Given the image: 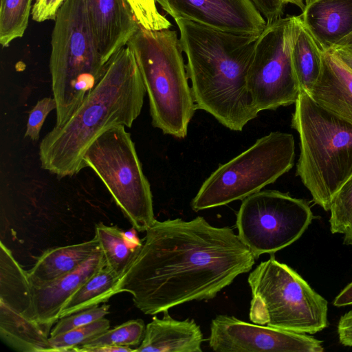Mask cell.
<instances>
[{
  "label": "cell",
  "mask_w": 352,
  "mask_h": 352,
  "mask_svg": "<svg viewBox=\"0 0 352 352\" xmlns=\"http://www.w3.org/2000/svg\"><path fill=\"white\" fill-rule=\"evenodd\" d=\"M335 47H344L352 51V33L346 37L342 42H340ZM333 47V48H335ZM332 50V49H331Z\"/></svg>",
  "instance_id": "38"
},
{
  "label": "cell",
  "mask_w": 352,
  "mask_h": 352,
  "mask_svg": "<svg viewBox=\"0 0 352 352\" xmlns=\"http://www.w3.org/2000/svg\"><path fill=\"white\" fill-rule=\"evenodd\" d=\"M300 15L267 24L257 37L247 76V86L258 111L295 104L300 89L293 69L292 50Z\"/></svg>",
  "instance_id": "10"
},
{
  "label": "cell",
  "mask_w": 352,
  "mask_h": 352,
  "mask_svg": "<svg viewBox=\"0 0 352 352\" xmlns=\"http://www.w3.org/2000/svg\"><path fill=\"white\" fill-rule=\"evenodd\" d=\"M50 331L0 301V336L10 347L22 352H52Z\"/></svg>",
  "instance_id": "20"
},
{
  "label": "cell",
  "mask_w": 352,
  "mask_h": 352,
  "mask_svg": "<svg viewBox=\"0 0 352 352\" xmlns=\"http://www.w3.org/2000/svg\"><path fill=\"white\" fill-rule=\"evenodd\" d=\"M135 349L124 346H109L104 345L91 347L86 349L85 352H132Z\"/></svg>",
  "instance_id": "37"
},
{
  "label": "cell",
  "mask_w": 352,
  "mask_h": 352,
  "mask_svg": "<svg viewBox=\"0 0 352 352\" xmlns=\"http://www.w3.org/2000/svg\"><path fill=\"white\" fill-rule=\"evenodd\" d=\"M35 2L34 3H38V1H40V0H34Z\"/></svg>",
  "instance_id": "41"
},
{
  "label": "cell",
  "mask_w": 352,
  "mask_h": 352,
  "mask_svg": "<svg viewBox=\"0 0 352 352\" xmlns=\"http://www.w3.org/2000/svg\"><path fill=\"white\" fill-rule=\"evenodd\" d=\"M100 250L96 236L79 243L47 249L28 272L32 287L45 285L73 272Z\"/></svg>",
  "instance_id": "19"
},
{
  "label": "cell",
  "mask_w": 352,
  "mask_h": 352,
  "mask_svg": "<svg viewBox=\"0 0 352 352\" xmlns=\"http://www.w3.org/2000/svg\"><path fill=\"white\" fill-rule=\"evenodd\" d=\"M196 109L226 128L241 131L259 113L247 86L258 36L223 32L183 19H174Z\"/></svg>",
  "instance_id": "2"
},
{
  "label": "cell",
  "mask_w": 352,
  "mask_h": 352,
  "mask_svg": "<svg viewBox=\"0 0 352 352\" xmlns=\"http://www.w3.org/2000/svg\"><path fill=\"white\" fill-rule=\"evenodd\" d=\"M232 229L204 217L155 219L119 279L116 294L126 292L146 315L192 300L214 298L255 263Z\"/></svg>",
  "instance_id": "1"
},
{
  "label": "cell",
  "mask_w": 352,
  "mask_h": 352,
  "mask_svg": "<svg viewBox=\"0 0 352 352\" xmlns=\"http://www.w3.org/2000/svg\"><path fill=\"white\" fill-rule=\"evenodd\" d=\"M307 94L323 109L352 123V71L332 52H324L322 73Z\"/></svg>",
  "instance_id": "17"
},
{
  "label": "cell",
  "mask_w": 352,
  "mask_h": 352,
  "mask_svg": "<svg viewBox=\"0 0 352 352\" xmlns=\"http://www.w3.org/2000/svg\"><path fill=\"white\" fill-rule=\"evenodd\" d=\"M292 126L300 138L296 175L325 211L352 176V123L327 111L300 90Z\"/></svg>",
  "instance_id": "4"
},
{
  "label": "cell",
  "mask_w": 352,
  "mask_h": 352,
  "mask_svg": "<svg viewBox=\"0 0 352 352\" xmlns=\"http://www.w3.org/2000/svg\"><path fill=\"white\" fill-rule=\"evenodd\" d=\"M52 33L50 71L56 102V126L67 121L104 75L84 0H65Z\"/></svg>",
  "instance_id": "6"
},
{
  "label": "cell",
  "mask_w": 352,
  "mask_h": 352,
  "mask_svg": "<svg viewBox=\"0 0 352 352\" xmlns=\"http://www.w3.org/2000/svg\"><path fill=\"white\" fill-rule=\"evenodd\" d=\"M333 303L336 307H344L352 305V282L339 293Z\"/></svg>",
  "instance_id": "35"
},
{
  "label": "cell",
  "mask_w": 352,
  "mask_h": 352,
  "mask_svg": "<svg viewBox=\"0 0 352 352\" xmlns=\"http://www.w3.org/2000/svg\"><path fill=\"white\" fill-rule=\"evenodd\" d=\"M65 0H40L32 8V18L36 22L54 20L58 9Z\"/></svg>",
  "instance_id": "32"
},
{
  "label": "cell",
  "mask_w": 352,
  "mask_h": 352,
  "mask_svg": "<svg viewBox=\"0 0 352 352\" xmlns=\"http://www.w3.org/2000/svg\"><path fill=\"white\" fill-rule=\"evenodd\" d=\"M141 27L148 30H162L172 26L159 11L155 0H127Z\"/></svg>",
  "instance_id": "29"
},
{
  "label": "cell",
  "mask_w": 352,
  "mask_h": 352,
  "mask_svg": "<svg viewBox=\"0 0 352 352\" xmlns=\"http://www.w3.org/2000/svg\"><path fill=\"white\" fill-rule=\"evenodd\" d=\"M209 346L217 352H322L321 340L306 333L253 324L218 315L211 322Z\"/></svg>",
  "instance_id": "12"
},
{
  "label": "cell",
  "mask_w": 352,
  "mask_h": 352,
  "mask_svg": "<svg viewBox=\"0 0 352 352\" xmlns=\"http://www.w3.org/2000/svg\"><path fill=\"white\" fill-rule=\"evenodd\" d=\"M283 2L287 4H292L298 8L302 12L305 8L304 0H282Z\"/></svg>",
  "instance_id": "39"
},
{
  "label": "cell",
  "mask_w": 352,
  "mask_h": 352,
  "mask_svg": "<svg viewBox=\"0 0 352 352\" xmlns=\"http://www.w3.org/2000/svg\"><path fill=\"white\" fill-rule=\"evenodd\" d=\"M174 19L223 32L258 36L267 23L251 0H155Z\"/></svg>",
  "instance_id": "13"
},
{
  "label": "cell",
  "mask_w": 352,
  "mask_h": 352,
  "mask_svg": "<svg viewBox=\"0 0 352 352\" xmlns=\"http://www.w3.org/2000/svg\"><path fill=\"white\" fill-rule=\"evenodd\" d=\"M146 93L135 56L126 45L111 57L103 77L71 118L42 139L41 168L59 178L78 174L85 168L87 149L102 133L113 126H132Z\"/></svg>",
  "instance_id": "3"
},
{
  "label": "cell",
  "mask_w": 352,
  "mask_h": 352,
  "mask_svg": "<svg viewBox=\"0 0 352 352\" xmlns=\"http://www.w3.org/2000/svg\"><path fill=\"white\" fill-rule=\"evenodd\" d=\"M126 45L135 56L148 97L153 126L184 138L196 107L177 31L140 26Z\"/></svg>",
  "instance_id": "5"
},
{
  "label": "cell",
  "mask_w": 352,
  "mask_h": 352,
  "mask_svg": "<svg viewBox=\"0 0 352 352\" xmlns=\"http://www.w3.org/2000/svg\"><path fill=\"white\" fill-rule=\"evenodd\" d=\"M109 305H97L59 318L52 328L50 336H55L104 318L109 314Z\"/></svg>",
  "instance_id": "30"
},
{
  "label": "cell",
  "mask_w": 352,
  "mask_h": 352,
  "mask_svg": "<svg viewBox=\"0 0 352 352\" xmlns=\"http://www.w3.org/2000/svg\"><path fill=\"white\" fill-rule=\"evenodd\" d=\"M254 6L270 24L283 17L285 4L282 0H251Z\"/></svg>",
  "instance_id": "33"
},
{
  "label": "cell",
  "mask_w": 352,
  "mask_h": 352,
  "mask_svg": "<svg viewBox=\"0 0 352 352\" xmlns=\"http://www.w3.org/2000/svg\"><path fill=\"white\" fill-rule=\"evenodd\" d=\"M329 211L331 233L344 234L352 223V176L334 196Z\"/></svg>",
  "instance_id": "28"
},
{
  "label": "cell",
  "mask_w": 352,
  "mask_h": 352,
  "mask_svg": "<svg viewBox=\"0 0 352 352\" xmlns=\"http://www.w3.org/2000/svg\"><path fill=\"white\" fill-rule=\"evenodd\" d=\"M146 326L142 319L128 320L113 328H109L87 342L71 351L85 352L89 348L104 345L138 346L144 335Z\"/></svg>",
  "instance_id": "26"
},
{
  "label": "cell",
  "mask_w": 352,
  "mask_h": 352,
  "mask_svg": "<svg viewBox=\"0 0 352 352\" xmlns=\"http://www.w3.org/2000/svg\"><path fill=\"white\" fill-rule=\"evenodd\" d=\"M32 1L1 0L0 44L3 47L23 36L32 13Z\"/></svg>",
  "instance_id": "25"
},
{
  "label": "cell",
  "mask_w": 352,
  "mask_h": 352,
  "mask_svg": "<svg viewBox=\"0 0 352 352\" xmlns=\"http://www.w3.org/2000/svg\"><path fill=\"white\" fill-rule=\"evenodd\" d=\"M110 328L109 320L102 318L89 324L49 338L52 351H71Z\"/></svg>",
  "instance_id": "27"
},
{
  "label": "cell",
  "mask_w": 352,
  "mask_h": 352,
  "mask_svg": "<svg viewBox=\"0 0 352 352\" xmlns=\"http://www.w3.org/2000/svg\"><path fill=\"white\" fill-rule=\"evenodd\" d=\"M338 334L342 344L352 346V310L340 318L338 324Z\"/></svg>",
  "instance_id": "34"
},
{
  "label": "cell",
  "mask_w": 352,
  "mask_h": 352,
  "mask_svg": "<svg viewBox=\"0 0 352 352\" xmlns=\"http://www.w3.org/2000/svg\"><path fill=\"white\" fill-rule=\"evenodd\" d=\"M90 28L104 64L126 46L140 25L127 0H84Z\"/></svg>",
  "instance_id": "14"
},
{
  "label": "cell",
  "mask_w": 352,
  "mask_h": 352,
  "mask_svg": "<svg viewBox=\"0 0 352 352\" xmlns=\"http://www.w3.org/2000/svg\"><path fill=\"white\" fill-rule=\"evenodd\" d=\"M56 109V102L53 97H45L38 100L29 113L24 136L37 141L47 115Z\"/></svg>",
  "instance_id": "31"
},
{
  "label": "cell",
  "mask_w": 352,
  "mask_h": 352,
  "mask_svg": "<svg viewBox=\"0 0 352 352\" xmlns=\"http://www.w3.org/2000/svg\"><path fill=\"white\" fill-rule=\"evenodd\" d=\"M0 301L36 320L32 285L28 272L21 267L2 241L0 243Z\"/></svg>",
  "instance_id": "21"
},
{
  "label": "cell",
  "mask_w": 352,
  "mask_h": 352,
  "mask_svg": "<svg viewBox=\"0 0 352 352\" xmlns=\"http://www.w3.org/2000/svg\"><path fill=\"white\" fill-rule=\"evenodd\" d=\"M120 278L106 265L91 275L68 299L59 318L106 302L116 294Z\"/></svg>",
  "instance_id": "23"
},
{
  "label": "cell",
  "mask_w": 352,
  "mask_h": 352,
  "mask_svg": "<svg viewBox=\"0 0 352 352\" xmlns=\"http://www.w3.org/2000/svg\"><path fill=\"white\" fill-rule=\"evenodd\" d=\"M351 71H352V51L344 47H335L331 50Z\"/></svg>",
  "instance_id": "36"
},
{
  "label": "cell",
  "mask_w": 352,
  "mask_h": 352,
  "mask_svg": "<svg viewBox=\"0 0 352 352\" xmlns=\"http://www.w3.org/2000/svg\"><path fill=\"white\" fill-rule=\"evenodd\" d=\"M168 310L146 325L144 338L136 352H201L203 333L194 320H177Z\"/></svg>",
  "instance_id": "18"
},
{
  "label": "cell",
  "mask_w": 352,
  "mask_h": 352,
  "mask_svg": "<svg viewBox=\"0 0 352 352\" xmlns=\"http://www.w3.org/2000/svg\"><path fill=\"white\" fill-rule=\"evenodd\" d=\"M314 218L305 199L266 190L242 200L236 226L239 237L257 259L261 254H274L297 241Z\"/></svg>",
  "instance_id": "11"
},
{
  "label": "cell",
  "mask_w": 352,
  "mask_h": 352,
  "mask_svg": "<svg viewBox=\"0 0 352 352\" xmlns=\"http://www.w3.org/2000/svg\"><path fill=\"white\" fill-rule=\"evenodd\" d=\"M95 236L102 253L105 265L120 278L123 275L137 250L127 242L124 231L116 226L98 223Z\"/></svg>",
  "instance_id": "24"
},
{
  "label": "cell",
  "mask_w": 352,
  "mask_h": 352,
  "mask_svg": "<svg viewBox=\"0 0 352 352\" xmlns=\"http://www.w3.org/2000/svg\"><path fill=\"white\" fill-rule=\"evenodd\" d=\"M104 265V259L100 250L73 272L45 285L32 287L36 320L52 329L68 299L91 275Z\"/></svg>",
  "instance_id": "15"
},
{
  "label": "cell",
  "mask_w": 352,
  "mask_h": 352,
  "mask_svg": "<svg viewBox=\"0 0 352 352\" xmlns=\"http://www.w3.org/2000/svg\"><path fill=\"white\" fill-rule=\"evenodd\" d=\"M292 61L300 90L308 93L322 73L324 52L301 18L292 50Z\"/></svg>",
  "instance_id": "22"
},
{
  "label": "cell",
  "mask_w": 352,
  "mask_h": 352,
  "mask_svg": "<svg viewBox=\"0 0 352 352\" xmlns=\"http://www.w3.org/2000/svg\"><path fill=\"white\" fill-rule=\"evenodd\" d=\"M317 1H318V0H304V3H305V7H306Z\"/></svg>",
  "instance_id": "40"
},
{
  "label": "cell",
  "mask_w": 352,
  "mask_h": 352,
  "mask_svg": "<svg viewBox=\"0 0 352 352\" xmlns=\"http://www.w3.org/2000/svg\"><path fill=\"white\" fill-rule=\"evenodd\" d=\"M248 281L252 322L306 334L327 327V300L274 254L250 272Z\"/></svg>",
  "instance_id": "7"
},
{
  "label": "cell",
  "mask_w": 352,
  "mask_h": 352,
  "mask_svg": "<svg viewBox=\"0 0 352 352\" xmlns=\"http://www.w3.org/2000/svg\"><path fill=\"white\" fill-rule=\"evenodd\" d=\"M294 158V136L271 132L212 173L192 200L191 207L197 212L243 200L287 173Z\"/></svg>",
  "instance_id": "8"
},
{
  "label": "cell",
  "mask_w": 352,
  "mask_h": 352,
  "mask_svg": "<svg viewBox=\"0 0 352 352\" xmlns=\"http://www.w3.org/2000/svg\"><path fill=\"white\" fill-rule=\"evenodd\" d=\"M83 163L102 180L133 228L146 232L155 221L152 192L125 126L102 133L87 149Z\"/></svg>",
  "instance_id": "9"
},
{
  "label": "cell",
  "mask_w": 352,
  "mask_h": 352,
  "mask_svg": "<svg viewBox=\"0 0 352 352\" xmlns=\"http://www.w3.org/2000/svg\"><path fill=\"white\" fill-rule=\"evenodd\" d=\"M300 16L323 52L352 33V0H318L306 6Z\"/></svg>",
  "instance_id": "16"
}]
</instances>
